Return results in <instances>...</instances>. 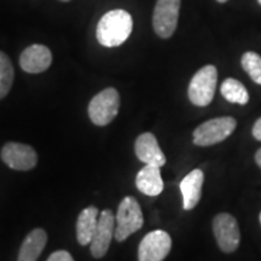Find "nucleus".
Masks as SVG:
<instances>
[{
    "mask_svg": "<svg viewBox=\"0 0 261 261\" xmlns=\"http://www.w3.org/2000/svg\"><path fill=\"white\" fill-rule=\"evenodd\" d=\"M133 31V18L122 9L110 10L102 16L97 24V40L104 47L122 45Z\"/></svg>",
    "mask_w": 261,
    "mask_h": 261,
    "instance_id": "f257e3e1",
    "label": "nucleus"
},
{
    "mask_svg": "<svg viewBox=\"0 0 261 261\" xmlns=\"http://www.w3.org/2000/svg\"><path fill=\"white\" fill-rule=\"evenodd\" d=\"M143 224H144V218L138 201L132 196H127L121 201L117 210L114 237L119 242H122L130 234L140 230Z\"/></svg>",
    "mask_w": 261,
    "mask_h": 261,
    "instance_id": "f03ea898",
    "label": "nucleus"
},
{
    "mask_svg": "<svg viewBox=\"0 0 261 261\" xmlns=\"http://www.w3.org/2000/svg\"><path fill=\"white\" fill-rule=\"evenodd\" d=\"M218 83V70L208 64L196 73L189 84V99L194 106L207 107L214 98Z\"/></svg>",
    "mask_w": 261,
    "mask_h": 261,
    "instance_id": "7ed1b4c3",
    "label": "nucleus"
},
{
    "mask_svg": "<svg viewBox=\"0 0 261 261\" xmlns=\"http://www.w3.org/2000/svg\"><path fill=\"white\" fill-rule=\"evenodd\" d=\"M120 109V94L114 87L100 91L89 104V116L94 125L107 126L115 119Z\"/></svg>",
    "mask_w": 261,
    "mask_h": 261,
    "instance_id": "20e7f679",
    "label": "nucleus"
},
{
    "mask_svg": "<svg viewBox=\"0 0 261 261\" xmlns=\"http://www.w3.org/2000/svg\"><path fill=\"white\" fill-rule=\"evenodd\" d=\"M236 125V120L231 116L208 120L194 130V143L198 146L218 144L232 135Z\"/></svg>",
    "mask_w": 261,
    "mask_h": 261,
    "instance_id": "39448f33",
    "label": "nucleus"
},
{
    "mask_svg": "<svg viewBox=\"0 0 261 261\" xmlns=\"http://www.w3.org/2000/svg\"><path fill=\"white\" fill-rule=\"evenodd\" d=\"M181 0H158L154 14L152 27L156 35L161 39H169L174 34L179 21Z\"/></svg>",
    "mask_w": 261,
    "mask_h": 261,
    "instance_id": "423d86ee",
    "label": "nucleus"
},
{
    "mask_svg": "<svg viewBox=\"0 0 261 261\" xmlns=\"http://www.w3.org/2000/svg\"><path fill=\"white\" fill-rule=\"evenodd\" d=\"M213 231L218 246L225 253H232L241 242V232L237 220L231 214H218L213 220Z\"/></svg>",
    "mask_w": 261,
    "mask_h": 261,
    "instance_id": "0eeeda50",
    "label": "nucleus"
},
{
    "mask_svg": "<svg viewBox=\"0 0 261 261\" xmlns=\"http://www.w3.org/2000/svg\"><path fill=\"white\" fill-rule=\"evenodd\" d=\"M172 248L171 236L162 230L145 234L138 248L139 261H163Z\"/></svg>",
    "mask_w": 261,
    "mask_h": 261,
    "instance_id": "6e6552de",
    "label": "nucleus"
},
{
    "mask_svg": "<svg viewBox=\"0 0 261 261\" xmlns=\"http://www.w3.org/2000/svg\"><path fill=\"white\" fill-rule=\"evenodd\" d=\"M2 160L11 169L29 171L37 165L38 156L31 145L10 142L3 146Z\"/></svg>",
    "mask_w": 261,
    "mask_h": 261,
    "instance_id": "1a4fd4ad",
    "label": "nucleus"
},
{
    "mask_svg": "<svg viewBox=\"0 0 261 261\" xmlns=\"http://www.w3.org/2000/svg\"><path fill=\"white\" fill-rule=\"evenodd\" d=\"M114 233H115V217L109 210L103 211L99 214V219L91 241V253L94 257L99 259L106 255L110 247Z\"/></svg>",
    "mask_w": 261,
    "mask_h": 261,
    "instance_id": "9d476101",
    "label": "nucleus"
},
{
    "mask_svg": "<svg viewBox=\"0 0 261 261\" xmlns=\"http://www.w3.org/2000/svg\"><path fill=\"white\" fill-rule=\"evenodd\" d=\"M52 63V54L45 45L34 44L24 48L19 56L22 70L29 74H39L47 70Z\"/></svg>",
    "mask_w": 261,
    "mask_h": 261,
    "instance_id": "9b49d317",
    "label": "nucleus"
},
{
    "mask_svg": "<svg viewBox=\"0 0 261 261\" xmlns=\"http://www.w3.org/2000/svg\"><path fill=\"white\" fill-rule=\"evenodd\" d=\"M135 151L139 161L145 165H154L162 167L166 163V156L160 148L158 139L152 133H143L136 140Z\"/></svg>",
    "mask_w": 261,
    "mask_h": 261,
    "instance_id": "f8f14e48",
    "label": "nucleus"
},
{
    "mask_svg": "<svg viewBox=\"0 0 261 261\" xmlns=\"http://www.w3.org/2000/svg\"><path fill=\"white\" fill-rule=\"evenodd\" d=\"M203 181L204 175L201 169H194L181 180L180 191L182 195V207L185 211L194 210L200 202Z\"/></svg>",
    "mask_w": 261,
    "mask_h": 261,
    "instance_id": "ddd939ff",
    "label": "nucleus"
},
{
    "mask_svg": "<svg viewBox=\"0 0 261 261\" xmlns=\"http://www.w3.org/2000/svg\"><path fill=\"white\" fill-rule=\"evenodd\" d=\"M137 189L146 196H158L163 191V180L159 166L145 165L136 178Z\"/></svg>",
    "mask_w": 261,
    "mask_h": 261,
    "instance_id": "4468645a",
    "label": "nucleus"
},
{
    "mask_svg": "<svg viewBox=\"0 0 261 261\" xmlns=\"http://www.w3.org/2000/svg\"><path fill=\"white\" fill-rule=\"evenodd\" d=\"M47 242V233L42 228H35L24 238L19 249L17 261H37Z\"/></svg>",
    "mask_w": 261,
    "mask_h": 261,
    "instance_id": "2eb2a0df",
    "label": "nucleus"
},
{
    "mask_svg": "<svg viewBox=\"0 0 261 261\" xmlns=\"http://www.w3.org/2000/svg\"><path fill=\"white\" fill-rule=\"evenodd\" d=\"M98 219H99V211L93 205L85 208L80 213L76 221V238L81 246H87L91 243Z\"/></svg>",
    "mask_w": 261,
    "mask_h": 261,
    "instance_id": "dca6fc26",
    "label": "nucleus"
},
{
    "mask_svg": "<svg viewBox=\"0 0 261 261\" xmlns=\"http://www.w3.org/2000/svg\"><path fill=\"white\" fill-rule=\"evenodd\" d=\"M220 92L225 99L230 103L244 106L249 102V93H248L244 85L241 81L232 79V77H228L221 84Z\"/></svg>",
    "mask_w": 261,
    "mask_h": 261,
    "instance_id": "f3484780",
    "label": "nucleus"
},
{
    "mask_svg": "<svg viewBox=\"0 0 261 261\" xmlns=\"http://www.w3.org/2000/svg\"><path fill=\"white\" fill-rule=\"evenodd\" d=\"M15 80V70L9 56L0 51V99L8 96Z\"/></svg>",
    "mask_w": 261,
    "mask_h": 261,
    "instance_id": "a211bd4d",
    "label": "nucleus"
},
{
    "mask_svg": "<svg viewBox=\"0 0 261 261\" xmlns=\"http://www.w3.org/2000/svg\"><path fill=\"white\" fill-rule=\"evenodd\" d=\"M243 69L252 77L254 83L261 85V56L256 52L248 51L241 60Z\"/></svg>",
    "mask_w": 261,
    "mask_h": 261,
    "instance_id": "6ab92c4d",
    "label": "nucleus"
},
{
    "mask_svg": "<svg viewBox=\"0 0 261 261\" xmlns=\"http://www.w3.org/2000/svg\"><path fill=\"white\" fill-rule=\"evenodd\" d=\"M47 261H74L73 256L69 253L65 252V250H58V252L52 253L48 256Z\"/></svg>",
    "mask_w": 261,
    "mask_h": 261,
    "instance_id": "aec40b11",
    "label": "nucleus"
},
{
    "mask_svg": "<svg viewBox=\"0 0 261 261\" xmlns=\"http://www.w3.org/2000/svg\"><path fill=\"white\" fill-rule=\"evenodd\" d=\"M253 136L256 140H260V142H261V117H260V119H257L255 123H254Z\"/></svg>",
    "mask_w": 261,
    "mask_h": 261,
    "instance_id": "412c9836",
    "label": "nucleus"
},
{
    "mask_svg": "<svg viewBox=\"0 0 261 261\" xmlns=\"http://www.w3.org/2000/svg\"><path fill=\"white\" fill-rule=\"evenodd\" d=\"M255 161L257 163V166L261 168V148L257 150L256 154H255Z\"/></svg>",
    "mask_w": 261,
    "mask_h": 261,
    "instance_id": "4be33fe9",
    "label": "nucleus"
},
{
    "mask_svg": "<svg viewBox=\"0 0 261 261\" xmlns=\"http://www.w3.org/2000/svg\"><path fill=\"white\" fill-rule=\"evenodd\" d=\"M218 3H220V4H224V3H226L227 0H217Z\"/></svg>",
    "mask_w": 261,
    "mask_h": 261,
    "instance_id": "5701e85b",
    "label": "nucleus"
},
{
    "mask_svg": "<svg viewBox=\"0 0 261 261\" xmlns=\"http://www.w3.org/2000/svg\"><path fill=\"white\" fill-rule=\"evenodd\" d=\"M60 2H62V3H68V2H70V0H60Z\"/></svg>",
    "mask_w": 261,
    "mask_h": 261,
    "instance_id": "b1692460",
    "label": "nucleus"
},
{
    "mask_svg": "<svg viewBox=\"0 0 261 261\" xmlns=\"http://www.w3.org/2000/svg\"><path fill=\"white\" fill-rule=\"evenodd\" d=\"M257 3H259V4L261 5V0H257Z\"/></svg>",
    "mask_w": 261,
    "mask_h": 261,
    "instance_id": "393cba45",
    "label": "nucleus"
},
{
    "mask_svg": "<svg viewBox=\"0 0 261 261\" xmlns=\"http://www.w3.org/2000/svg\"><path fill=\"white\" fill-rule=\"evenodd\" d=\"M260 223H261V213H260Z\"/></svg>",
    "mask_w": 261,
    "mask_h": 261,
    "instance_id": "a878e982",
    "label": "nucleus"
}]
</instances>
